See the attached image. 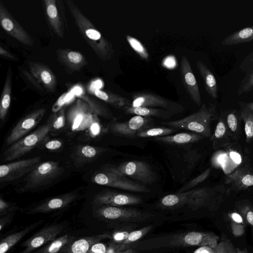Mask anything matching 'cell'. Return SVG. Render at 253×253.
<instances>
[{
	"mask_svg": "<svg viewBox=\"0 0 253 253\" xmlns=\"http://www.w3.org/2000/svg\"><path fill=\"white\" fill-rule=\"evenodd\" d=\"M225 184L229 185L228 194L231 191L246 190L253 186V171L247 166H241L225 178Z\"/></svg>",
	"mask_w": 253,
	"mask_h": 253,
	"instance_id": "d6986e66",
	"label": "cell"
},
{
	"mask_svg": "<svg viewBox=\"0 0 253 253\" xmlns=\"http://www.w3.org/2000/svg\"><path fill=\"white\" fill-rule=\"evenodd\" d=\"M95 213L100 217L111 220L130 221L145 219L149 217L147 213L133 209L121 208L106 205H97Z\"/></svg>",
	"mask_w": 253,
	"mask_h": 253,
	"instance_id": "2e32d148",
	"label": "cell"
},
{
	"mask_svg": "<svg viewBox=\"0 0 253 253\" xmlns=\"http://www.w3.org/2000/svg\"><path fill=\"white\" fill-rule=\"evenodd\" d=\"M231 228L233 234L235 237L242 236L245 231L244 225L232 221L231 222Z\"/></svg>",
	"mask_w": 253,
	"mask_h": 253,
	"instance_id": "c3c4849f",
	"label": "cell"
},
{
	"mask_svg": "<svg viewBox=\"0 0 253 253\" xmlns=\"http://www.w3.org/2000/svg\"><path fill=\"white\" fill-rule=\"evenodd\" d=\"M142 202L141 198L137 196L112 191L100 192L95 195L93 199V203L95 205L114 207L137 205Z\"/></svg>",
	"mask_w": 253,
	"mask_h": 253,
	"instance_id": "e0dca14e",
	"label": "cell"
},
{
	"mask_svg": "<svg viewBox=\"0 0 253 253\" xmlns=\"http://www.w3.org/2000/svg\"><path fill=\"white\" fill-rule=\"evenodd\" d=\"M215 253H237L231 240L223 235L221 240L214 249Z\"/></svg>",
	"mask_w": 253,
	"mask_h": 253,
	"instance_id": "60d3db41",
	"label": "cell"
},
{
	"mask_svg": "<svg viewBox=\"0 0 253 253\" xmlns=\"http://www.w3.org/2000/svg\"><path fill=\"white\" fill-rule=\"evenodd\" d=\"M77 197L75 192H69L52 197L36 204L27 210V214L45 213L60 210L73 202Z\"/></svg>",
	"mask_w": 253,
	"mask_h": 253,
	"instance_id": "ac0fdd59",
	"label": "cell"
},
{
	"mask_svg": "<svg viewBox=\"0 0 253 253\" xmlns=\"http://www.w3.org/2000/svg\"><path fill=\"white\" fill-rule=\"evenodd\" d=\"M193 253H215L214 250L208 246H201Z\"/></svg>",
	"mask_w": 253,
	"mask_h": 253,
	"instance_id": "91938a15",
	"label": "cell"
},
{
	"mask_svg": "<svg viewBox=\"0 0 253 253\" xmlns=\"http://www.w3.org/2000/svg\"><path fill=\"white\" fill-rule=\"evenodd\" d=\"M196 66L204 81L206 92L212 98L217 99L218 95V86L214 75L203 62L197 61Z\"/></svg>",
	"mask_w": 253,
	"mask_h": 253,
	"instance_id": "83f0119b",
	"label": "cell"
},
{
	"mask_svg": "<svg viewBox=\"0 0 253 253\" xmlns=\"http://www.w3.org/2000/svg\"><path fill=\"white\" fill-rule=\"evenodd\" d=\"M229 216L232 221L242 224L244 223L242 217L238 212H232L229 214Z\"/></svg>",
	"mask_w": 253,
	"mask_h": 253,
	"instance_id": "680465c9",
	"label": "cell"
},
{
	"mask_svg": "<svg viewBox=\"0 0 253 253\" xmlns=\"http://www.w3.org/2000/svg\"><path fill=\"white\" fill-rule=\"evenodd\" d=\"M65 2L80 33L96 55L102 60L110 59L114 53L112 44L97 30L73 1L65 0Z\"/></svg>",
	"mask_w": 253,
	"mask_h": 253,
	"instance_id": "7a4b0ae2",
	"label": "cell"
},
{
	"mask_svg": "<svg viewBox=\"0 0 253 253\" xmlns=\"http://www.w3.org/2000/svg\"><path fill=\"white\" fill-rule=\"evenodd\" d=\"M151 227H147L142 229L135 230L129 234L128 238L125 240L124 244H127L135 242L140 239L144 234L149 231Z\"/></svg>",
	"mask_w": 253,
	"mask_h": 253,
	"instance_id": "7dc6e473",
	"label": "cell"
},
{
	"mask_svg": "<svg viewBox=\"0 0 253 253\" xmlns=\"http://www.w3.org/2000/svg\"><path fill=\"white\" fill-rule=\"evenodd\" d=\"M45 112L46 109L44 108H39L21 119L7 136L6 145H11L24 137L41 122Z\"/></svg>",
	"mask_w": 253,
	"mask_h": 253,
	"instance_id": "5bb4252c",
	"label": "cell"
},
{
	"mask_svg": "<svg viewBox=\"0 0 253 253\" xmlns=\"http://www.w3.org/2000/svg\"><path fill=\"white\" fill-rule=\"evenodd\" d=\"M211 170V168L207 169L201 174L192 179L183 186L181 187L179 189L177 190L176 193L182 192L191 190V188L203 182L209 176Z\"/></svg>",
	"mask_w": 253,
	"mask_h": 253,
	"instance_id": "ab89813d",
	"label": "cell"
},
{
	"mask_svg": "<svg viewBox=\"0 0 253 253\" xmlns=\"http://www.w3.org/2000/svg\"><path fill=\"white\" fill-rule=\"evenodd\" d=\"M0 24L8 35L21 43L28 46L34 44L32 37L10 13L1 0H0Z\"/></svg>",
	"mask_w": 253,
	"mask_h": 253,
	"instance_id": "8fae6325",
	"label": "cell"
},
{
	"mask_svg": "<svg viewBox=\"0 0 253 253\" xmlns=\"http://www.w3.org/2000/svg\"><path fill=\"white\" fill-rule=\"evenodd\" d=\"M213 149H219L228 146L233 141L230 136L222 113L218 117L215 130L210 137Z\"/></svg>",
	"mask_w": 253,
	"mask_h": 253,
	"instance_id": "d4e9b609",
	"label": "cell"
},
{
	"mask_svg": "<svg viewBox=\"0 0 253 253\" xmlns=\"http://www.w3.org/2000/svg\"><path fill=\"white\" fill-rule=\"evenodd\" d=\"M236 250L237 253H249L246 249H241L240 248H237Z\"/></svg>",
	"mask_w": 253,
	"mask_h": 253,
	"instance_id": "be15d7a7",
	"label": "cell"
},
{
	"mask_svg": "<svg viewBox=\"0 0 253 253\" xmlns=\"http://www.w3.org/2000/svg\"><path fill=\"white\" fill-rule=\"evenodd\" d=\"M106 251V248L105 245L97 243L92 247L89 253H105Z\"/></svg>",
	"mask_w": 253,
	"mask_h": 253,
	"instance_id": "db71d44e",
	"label": "cell"
},
{
	"mask_svg": "<svg viewBox=\"0 0 253 253\" xmlns=\"http://www.w3.org/2000/svg\"><path fill=\"white\" fill-rule=\"evenodd\" d=\"M96 116L93 121V124L91 126V130L93 134L95 135L98 134L100 131L99 124L95 120Z\"/></svg>",
	"mask_w": 253,
	"mask_h": 253,
	"instance_id": "94428289",
	"label": "cell"
},
{
	"mask_svg": "<svg viewBox=\"0 0 253 253\" xmlns=\"http://www.w3.org/2000/svg\"><path fill=\"white\" fill-rule=\"evenodd\" d=\"M96 116L87 103L79 98L70 108L67 119L73 130H81L87 128Z\"/></svg>",
	"mask_w": 253,
	"mask_h": 253,
	"instance_id": "4fadbf2b",
	"label": "cell"
},
{
	"mask_svg": "<svg viewBox=\"0 0 253 253\" xmlns=\"http://www.w3.org/2000/svg\"><path fill=\"white\" fill-rule=\"evenodd\" d=\"M177 129L171 127H151L139 132L136 138L157 137L168 135L177 131Z\"/></svg>",
	"mask_w": 253,
	"mask_h": 253,
	"instance_id": "8d00e7d4",
	"label": "cell"
},
{
	"mask_svg": "<svg viewBox=\"0 0 253 253\" xmlns=\"http://www.w3.org/2000/svg\"><path fill=\"white\" fill-rule=\"evenodd\" d=\"M239 113L244 123L246 141L247 142H250L253 140V113L241 108Z\"/></svg>",
	"mask_w": 253,
	"mask_h": 253,
	"instance_id": "d590c367",
	"label": "cell"
},
{
	"mask_svg": "<svg viewBox=\"0 0 253 253\" xmlns=\"http://www.w3.org/2000/svg\"><path fill=\"white\" fill-rule=\"evenodd\" d=\"M58 61L68 71L76 72L87 64V61L80 52L70 49L58 48L56 51Z\"/></svg>",
	"mask_w": 253,
	"mask_h": 253,
	"instance_id": "7402d4cb",
	"label": "cell"
},
{
	"mask_svg": "<svg viewBox=\"0 0 253 253\" xmlns=\"http://www.w3.org/2000/svg\"></svg>",
	"mask_w": 253,
	"mask_h": 253,
	"instance_id": "e7e4bbea",
	"label": "cell"
},
{
	"mask_svg": "<svg viewBox=\"0 0 253 253\" xmlns=\"http://www.w3.org/2000/svg\"><path fill=\"white\" fill-rule=\"evenodd\" d=\"M15 213H13L2 217L0 219V230L2 231L5 227L8 225L14 217Z\"/></svg>",
	"mask_w": 253,
	"mask_h": 253,
	"instance_id": "816d5d0a",
	"label": "cell"
},
{
	"mask_svg": "<svg viewBox=\"0 0 253 253\" xmlns=\"http://www.w3.org/2000/svg\"><path fill=\"white\" fill-rule=\"evenodd\" d=\"M54 117L30 134L11 145L3 153L4 161L17 159L40 144L47 136L53 127Z\"/></svg>",
	"mask_w": 253,
	"mask_h": 253,
	"instance_id": "5b68a950",
	"label": "cell"
},
{
	"mask_svg": "<svg viewBox=\"0 0 253 253\" xmlns=\"http://www.w3.org/2000/svg\"><path fill=\"white\" fill-rule=\"evenodd\" d=\"M30 72L38 80L43 88L49 92H54L56 88V78L51 69L43 63L30 61L28 62Z\"/></svg>",
	"mask_w": 253,
	"mask_h": 253,
	"instance_id": "44dd1931",
	"label": "cell"
},
{
	"mask_svg": "<svg viewBox=\"0 0 253 253\" xmlns=\"http://www.w3.org/2000/svg\"><path fill=\"white\" fill-rule=\"evenodd\" d=\"M204 138V136L198 133L182 132L171 135L154 137L153 140L167 144L183 145L199 141Z\"/></svg>",
	"mask_w": 253,
	"mask_h": 253,
	"instance_id": "4dcf8cb0",
	"label": "cell"
},
{
	"mask_svg": "<svg viewBox=\"0 0 253 253\" xmlns=\"http://www.w3.org/2000/svg\"><path fill=\"white\" fill-rule=\"evenodd\" d=\"M123 110L128 114H133L146 118L156 117L169 119L175 114L172 112L162 108L127 106Z\"/></svg>",
	"mask_w": 253,
	"mask_h": 253,
	"instance_id": "f1b7e54d",
	"label": "cell"
},
{
	"mask_svg": "<svg viewBox=\"0 0 253 253\" xmlns=\"http://www.w3.org/2000/svg\"><path fill=\"white\" fill-rule=\"evenodd\" d=\"M101 151L100 149L89 145H84L79 148L78 153L82 159L89 160L98 156Z\"/></svg>",
	"mask_w": 253,
	"mask_h": 253,
	"instance_id": "7bdbcfd3",
	"label": "cell"
},
{
	"mask_svg": "<svg viewBox=\"0 0 253 253\" xmlns=\"http://www.w3.org/2000/svg\"><path fill=\"white\" fill-rule=\"evenodd\" d=\"M219 238L212 232H190L185 235L183 241L190 246H208L214 249Z\"/></svg>",
	"mask_w": 253,
	"mask_h": 253,
	"instance_id": "cb8c5ba5",
	"label": "cell"
},
{
	"mask_svg": "<svg viewBox=\"0 0 253 253\" xmlns=\"http://www.w3.org/2000/svg\"><path fill=\"white\" fill-rule=\"evenodd\" d=\"M152 122V118L135 115L126 122L112 124L110 130L116 135L134 138L140 131L151 128Z\"/></svg>",
	"mask_w": 253,
	"mask_h": 253,
	"instance_id": "7c38bea8",
	"label": "cell"
},
{
	"mask_svg": "<svg viewBox=\"0 0 253 253\" xmlns=\"http://www.w3.org/2000/svg\"><path fill=\"white\" fill-rule=\"evenodd\" d=\"M176 60L173 56H167L163 62V65L166 68L171 69L174 68L176 65Z\"/></svg>",
	"mask_w": 253,
	"mask_h": 253,
	"instance_id": "f5cc1de1",
	"label": "cell"
},
{
	"mask_svg": "<svg viewBox=\"0 0 253 253\" xmlns=\"http://www.w3.org/2000/svg\"><path fill=\"white\" fill-rule=\"evenodd\" d=\"M92 180L95 183L137 192H149L150 189L145 185L105 170L96 174Z\"/></svg>",
	"mask_w": 253,
	"mask_h": 253,
	"instance_id": "9c48e42d",
	"label": "cell"
},
{
	"mask_svg": "<svg viewBox=\"0 0 253 253\" xmlns=\"http://www.w3.org/2000/svg\"><path fill=\"white\" fill-rule=\"evenodd\" d=\"M43 221V220H41L35 222L22 230L11 234L2 239L0 243V253H6L26 235L41 224Z\"/></svg>",
	"mask_w": 253,
	"mask_h": 253,
	"instance_id": "1f68e13d",
	"label": "cell"
},
{
	"mask_svg": "<svg viewBox=\"0 0 253 253\" xmlns=\"http://www.w3.org/2000/svg\"><path fill=\"white\" fill-rule=\"evenodd\" d=\"M240 70L247 74L253 70V51L247 56L239 65Z\"/></svg>",
	"mask_w": 253,
	"mask_h": 253,
	"instance_id": "f6af8a7d",
	"label": "cell"
},
{
	"mask_svg": "<svg viewBox=\"0 0 253 253\" xmlns=\"http://www.w3.org/2000/svg\"><path fill=\"white\" fill-rule=\"evenodd\" d=\"M0 54L1 56L11 60L16 61V60H18V58L15 55H13L10 52L7 51L1 46H0Z\"/></svg>",
	"mask_w": 253,
	"mask_h": 253,
	"instance_id": "6f0895ef",
	"label": "cell"
},
{
	"mask_svg": "<svg viewBox=\"0 0 253 253\" xmlns=\"http://www.w3.org/2000/svg\"><path fill=\"white\" fill-rule=\"evenodd\" d=\"M105 170L120 176L131 178L144 185L152 184L156 179L152 168L142 161L126 162L118 166L108 168Z\"/></svg>",
	"mask_w": 253,
	"mask_h": 253,
	"instance_id": "8992f818",
	"label": "cell"
},
{
	"mask_svg": "<svg viewBox=\"0 0 253 253\" xmlns=\"http://www.w3.org/2000/svg\"><path fill=\"white\" fill-rule=\"evenodd\" d=\"M41 161V156H38L1 165L0 166V182L17 180L30 173Z\"/></svg>",
	"mask_w": 253,
	"mask_h": 253,
	"instance_id": "30bf717a",
	"label": "cell"
},
{
	"mask_svg": "<svg viewBox=\"0 0 253 253\" xmlns=\"http://www.w3.org/2000/svg\"><path fill=\"white\" fill-rule=\"evenodd\" d=\"M65 125V116L64 111L63 109L60 111L58 115L56 117L54 120L53 127L55 129H59L64 126Z\"/></svg>",
	"mask_w": 253,
	"mask_h": 253,
	"instance_id": "681fc988",
	"label": "cell"
},
{
	"mask_svg": "<svg viewBox=\"0 0 253 253\" xmlns=\"http://www.w3.org/2000/svg\"><path fill=\"white\" fill-rule=\"evenodd\" d=\"M253 41V26L244 28L225 37L221 45L231 46L251 42Z\"/></svg>",
	"mask_w": 253,
	"mask_h": 253,
	"instance_id": "836d02e7",
	"label": "cell"
},
{
	"mask_svg": "<svg viewBox=\"0 0 253 253\" xmlns=\"http://www.w3.org/2000/svg\"><path fill=\"white\" fill-rule=\"evenodd\" d=\"M253 89V70L247 74L241 81L237 91V95L240 96L243 93L250 92Z\"/></svg>",
	"mask_w": 253,
	"mask_h": 253,
	"instance_id": "b9f144b4",
	"label": "cell"
},
{
	"mask_svg": "<svg viewBox=\"0 0 253 253\" xmlns=\"http://www.w3.org/2000/svg\"><path fill=\"white\" fill-rule=\"evenodd\" d=\"M236 208L244 221L253 227V206L248 203L243 202L238 203Z\"/></svg>",
	"mask_w": 253,
	"mask_h": 253,
	"instance_id": "74e56055",
	"label": "cell"
},
{
	"mask_svg": "<svg viewBox=\"0 0 253 253\" xmlns=\"http://www.w3.org/2000/svg\"><path fill=\"white\" fill-rule=\"evenodd\" d=\"M17 207L15 204L6 202L1 198L0 199V215L2 217L15 213Z\"/></svg>",
	"mask_w": 253,
	"mask_h": 253,
	"instance_id": "ee69618b",
	"label": "cell"
},
{
	"mask_svg": "<svg viewBox=\"0 0 253 253\" xmlns=\"http://www.w3.org/2000/svg\"><path fill=\"white\" fill-rule=\"evenodd\" d=\"M89 92L99 99L118 109L123 110L131 104L130 99L108 90L93 88L90 89Z\"/></svg>",
	"mask_w": 253,
	"mask_h": 253,
	"instance_id": "4316f807",
	"label": "cell"
},
{
	"mask_svg": "<svg viewBox=\"0 0 253 253\" xmlns=\"http://www.w3.org/2000/svg\"><path fill=\"white\" fill-rule=\"evenodd\" d=\"M74 239V237L72 236L64 235L31 253H59L66 245Z\"/></svg>",
	"mask_w": 253,
	"mask_h": 253,
	"instance_id": "e575fe53",
	"label": "cell"
},
{
	"mask_svg": "<svg viewBox=\"0 0 253 253\" xmlns=\"http://www.w3.org/2000/svg\"><path fill=\"white\" fill-rule=\"evenodd\" d=\"M21 74L28 83L31 85L35 89L42 91H43V88L42 84L30 72L29 73L27 71L23 70L21 72Z\"/></svg>",
	"mask_w": 253,
	"mask_h": 253,
	"instance_id": "bcb514c9",
	"label": "cell"
},
{
	"mask_svg": "<svg viewBox=\"0 0 253 253\" xmlns=\"http://www.w3.org/2000/svg\"><path fill=\"white\" fill-rule=\"evenodd\" d=\"M63 228V226L61 224H52L43 228L21 244L24 249L19 253H31L54 241Z\"/></svg>",
	"mask_w": 253,
	"mask_h": 253,
	"instance_id": "9a60e30c",
	"label": "cell"
},
{
	"mask_svg": "<svg viewBox=\"0 0 253 253\" xmlns=\"http://www.w3.org/2000/svg\"><path fill=\"white\" fill-rule=\"evenodd\" d=\"M129 235V233L126 231L120 232L115 233L113 236V239L115 241H122L126 240Z\"/></svg>",
	"mask_w": 253,
	"mask_h": 253,
	"instance_id": "9f6ffc18",
	"label": "cell"
},
{
	"mask_svg": "<svg viewBox=\"0 0 253 253\" xmlns=\"http://www.w3.org/2000/svg\"><path fill=\"white\" fill-rule=\"evenodd\" d=\"M67 96L68 93H64L58 98L56 102L53 105L52 109L53 112H56L61 109L67 102Z\"/></svg>",
	"mask_w": 253,
	"mask_h": 253,
	"instance_id": "f907efd6",
	"label": "cell"
},
{
	"mask_svg": "<svg viewBox=\"0 0 253 253\" xmlns=\"http://www.w3.org/2000/svg\"><path fill=\"white\" fill-rule=\"evenodd\" d=\"M45 17L50 31L63 38L67 28L64 4L60 0H42Z\"/></svg>",
	"mask_w": 253,
	"mask_h": 253,
	"instance_id": "52a82bcc",
	"label": "cell"
},
{
	"mask_svg": "<svg viewBox=\"0 0 253 253\" xmlns=\"http://www.w3.org/2000/svg\"><path fill=\"white\" fill-rule=\"evenodd\" d=\"M217 114L215 104L204 103L197 112L185 118L162 124L175 129H187L204 137H211V123L217 118Z\"/></svg>",
	"mask_w": 253,
	"mask_h": 253,
	"instance_id": "3957f363",
	"label": "cell"
},
{
	"mask_svg": "<svg viewBox=\"0 0 253 253\" xmlns=\"http://www.w3.org/2000/svg\"><path fill=\"white\" fill-rule=\"evenodd\" d=\"M227 195V188L222 184L169 194L162 198L159 204L169 209L186 206L192 210L206 208L214 211L219 208Z\"/></svg>",
	"mask_w": 253,
	"mask_h": 253,
	"instance_id": "6da1fadb",
	"label": "cell"
},
{
	"mask_svg": "<svg viewBox=\"0 0 253 253\" xmlns=\"http://www.w3.org/2000/svg\"><path fill=\"white\" fill-rule=\"evenodd\" d=\"M75 95L86 102L94 114L106 119L113 118V116L109 110L98 100L82 91V89L79 92L77 91Z\"/></svg>",
	"mask_w": 253,
	"mask_h": 253,
	"instance_id": "d6a6232c",
	"label": "cell"
},
{
	"mask_svg": "<svg viewBox=\"0 0 253 253\" xmlns=\"http://www.w3.org/2000/svg\"><path fill=\"white\" fill-rule=\"evenodd\" d=\"M59 164L49 161L38 165L24 179L20 191L25 192L46 186L64 172Z\"/></svg>",
	"mask_w": 253,
	"mask_h": 253,
	"instance_id": "277c9868",
	"label": "cell"
},
{
	"mask_svg": "<svg viewBox=\"0 0 253 253\" xmlns=\"http://www.w3.org/2000/svg\"><path fill=\"white\" fill-rule=\"evenodd\" d=\"M131 107H160L169 110L174 114L184 111V107L180 104L164 98L156 94L139 92L132 96Z\"/></svg>",
	"mask_w": 253,
	"mask_h": 253,
	"instance_id": "ba28073f",
	"label": "cell"
},
{
	"mask_svg": "<svg viewBox=\"0 0 253 253\" xmlns=\"http://www.w3.org/2000/svg\"><path fill=\"white\" fill-rule=\"evenodd\" d=\"M62 145L61 141L58 140H52L47 142L45 146L49 150H56L59 148Z\"/></svg>",
	"mask_w": 253,
	"mask_h": 253,
	"instance_id": "11a10c76",
	"label": "cell"
},
{
	"mask_svg": "<svg viewBox=\"0 0 253 253\" xmlns=\"http://www.w3.org/2000/svg\"><path fill=\"white\" fill-rule=\"evenodd\" d=\"M107 234L85 237L73 240L66 245L59 253H89L92 247L101 240L107 238Z\"/></svg>",
	"mask_w": 253,
	"mask_h": 253,
	"instance_id": "603a6c76",
	"label": "cell"
},
{
	"mask_svg": "<svg viewBox=\"0 0 253 253\" xmlns=\"http://www.w3.org/2000/svg\"><path fill=\"white\" fill-rule=\"evenodd\" d=\"M239 104L241 108L244 109L253 113V102L248 103L240 102L239 103Z\"/></svg>",
	"mask_w": 253,
	"mask_h": 253,
	"instance_id": "6125c7cd",
	"label": "cell"
},
{
	"mask_svg": "<svg viewBox=\"0 0 253 253\" xmlns=\"http://www.w3.org/2000/svg\"><path fill=\"white\" fill-rule=\"evenodd\" d=\"M12 72L10 66L7 69L0 101V119L4 121L11 103Z\"/></svg>",
	"mask_w": 253,
	"mask_h": 253,
	"instance_id": "f546056e",
	"label": "cell"
},
{
	"mask_svg": "<svg viewBox=\"0 0 253 253\" xmlns=\"http://www.w3.org/2000/svg\"><path fill=\"white\" fill-rule=\"evenodd\" d=\"M228 132L232 140H238L241 135L242 119L239 111L235 109L222 112Z\"/></svg>",
	"mask_w": 253,
	"mask_h": 253,
	"instance_id": "484cf974",
	"label": "cell"
},
{
	"mask_svg": "<svg viewBox=\"0 0 253 253\" xmlns=\"http://www.w3.org/2000/svg\"><path fill=\"white\" fill-rule=\"evenodd\" d=\"M180 73L187 92L194 102L200 106L202 103V99L198 84L189 61L184 55L181 56Z\"/></svg>",
	"mask_w": 253,
	"mask_h": 253,
	"instance_id": "ffe728a7",
	"label": "cell"
},
{
	"mask_svg": "<svg viewBox=\"0 0 253 253\" xmlns=\"http://www.w3.org/2000/svg\"><path fill=\"white\" fill-rule=\"evenodd\" d=\"M126 39L131 47L142 59L149 60V55L147 49L138 39L130 35H126Z\"/></svg>",
	"mask_w": 253,
	"mask_h": 253,
	"instance_id": "f35d334b",
	"label": "cell"
}]
</instances>
